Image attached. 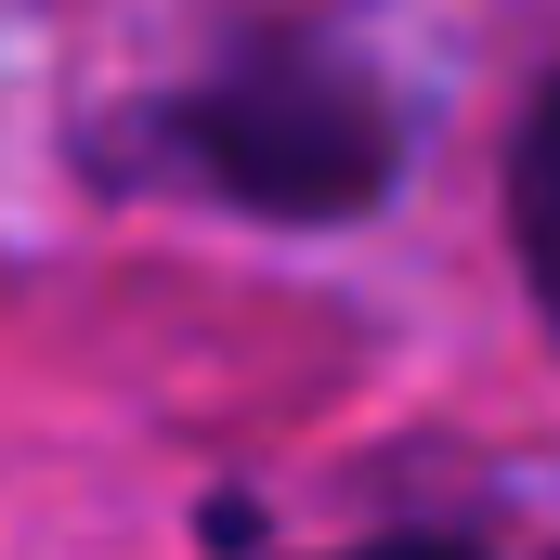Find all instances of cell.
I'll list each match as a JSON object with an SVG mask.
<instances>
[{
  "label": "cell",
  "mask_w": 560,
  "mask_h": 560,
  "mask_svg": "<svg viewBox=\"0 0 560 560\" xmlns=\"http://www.w3.org/2000/svg\"><path fill=\"white\" fill-rule=\"evenodd\" d=\"M143 156L209 183L222 209H261V222H352L405 170V105H392V79L352 39L275 26V39L222 52L209 79L156 92Z\"/></svg>",
  "instance_id": "obj_1"
},
{
  "label": "cell",
  "mask_w": 560,
  "mask_h": 560,
  "mask_svg": "<svg viewBox=\"0 0 560 560\" xmlns=\"http://www.w3.org/2000/svg\"><path fill=\"white\" fill-rule=\"evenodd\" d=\"M509 235H522V261H535V300L560 313V79L535 92L522 156H509Z\"/></svg>",
  "instance_id": "obj_2"
},
{
  "label": "cell",
  "mask_w": 560,
  "mask_h": 560,
  "mask_svg": "<svg viewBox=\"0 0 560 560\" xmlns=\"http://www.w3.org/2000/svg\"><path fill=\"white\" fill-rule=\"evenodd\" d=\"M378 560H469V548H378Z\"/></svg>",
  "instance_id": "obj_3"
}]
</instances>
